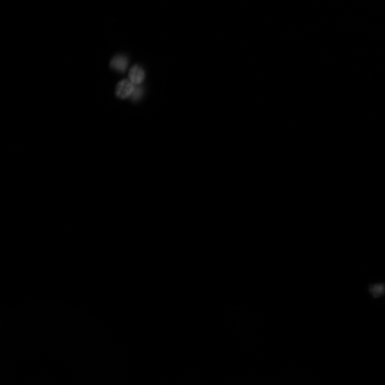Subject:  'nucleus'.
Wrapping results in <instances>:
<instances>
[{
  "mask_svg": "<svg viewBox=\"0 0 385 385\" xmlns=\"http://www.w3.org/2000/svg\"><path fill=\"white\" fill-rule=\"evenodd\" d=\"M135 85L129 80H122L117 85L116 94L121 99L130 98L135 89Z\"/></svg>",
  "mask_w": 385,
  "mask_h": 385,
  "instance_id": "nucleus-1",
  "label": "nucleus"
},
{
  "mask_svg": "<svg viewBox=\"0 0 385 385\" xmlns=\"http://www.w3.org/2000/svg\"><path fill=\"white\" fill-rule=\"evenodd\" d=\"M129 65V59L124 55H118L113 57L111 60L110 66L115 71L124 73L126 71Z\"/></svg>",
  "mask_w": 385,
  "mask_h": 385,
  "instance_id": "nucleus-3",
  "label": "nucleus"
},
{
  "mask_svg": "<svg viewBox=\"0 0 385 385\" xmlns=\"http://www.w3.org/2000/svg\"><path fill=\"white\" fill-rule=\"evenodd\" d=\"M129 77L130 82L135 85H139L145 80V73L141 66L135 65L130 69Z\"/></svg>",
  "mask_w": 385,
  "mask_h": 385,
  "instance_id": "nucleus-2",
  "label": "nucleus"
},
{
  "mask_svg": "<svg viewBox=\"0 0 385 385\" xmlns=\"http://www.w3.org/2000/svg\"><path fill=\"white\" fill-rule=\"evenodd\" d=\"M144 94V89L141 86L135 85V89L130 99L134 101H137L141 99Z\"/></svg>",
  "mask_w": 385,
  "mask_h": 385,
  "instance_id": "nucleus-4",
  "label": "nucleus"
}]
</instances>
